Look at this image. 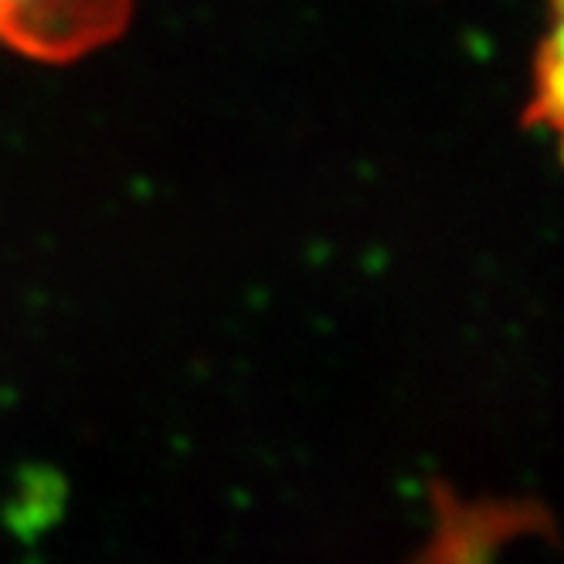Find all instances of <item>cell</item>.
Instances as JSON below:
<instances>
[{
    "mask_svg": "<svg viewBox=\"0 0 564 564\" xmlns=\"http://www.w3.org/2000/svg\"><path fill=\"white\" fill-rule=\"evenodd\" d=\"M133 0H0V42L31 58H78L123 31Z\"/></svg>",
    "mask_w": 564,
    "mask_h": 564,
    "instance_id": "1",
    "label": "cell"
},
{
    "mask_svg": "<svg viewBox=\"0 0 564 564\" xmlns=\"http://www.w3.org/2000/svg\"><path fill=\"white\" fill-rule=\"evenodd\" d=\"M528 123L554 140L564 160V0H551L547 24L534 52Z\"/></svg>",
    "mask_w": 564,
    "mask_h": 564,
    "instance_id": "2",
    "label": "cell"
}]
</instances>
